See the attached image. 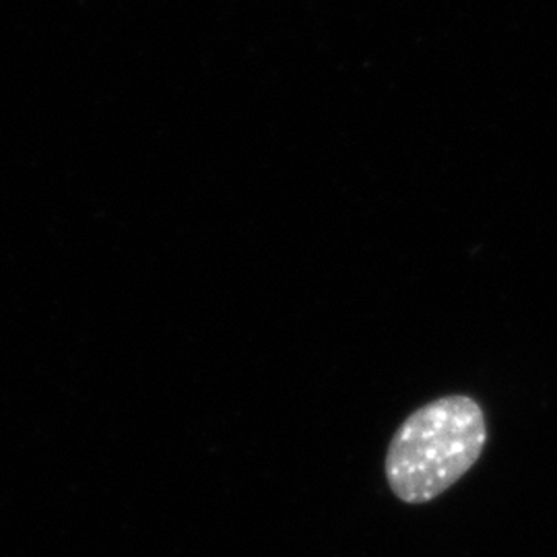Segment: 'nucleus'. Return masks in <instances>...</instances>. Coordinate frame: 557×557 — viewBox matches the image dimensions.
I'll use <instances>...</instances> for the list:
<instances>
[{"label": "nucleus", "mask_w": 557, "mask_h": 557, "mask_svg": "<svg viewBox=\"0 0 557 557\" xmlns=\"http://www.w3.org/2000/svg\"><path fill=\"white\" fill-rule=\"evenodd\" d=\"M487 423L475 398H436L400 423L386 453V479L398 499L425 504L448 492L478 462Z\"/></svg>", "instance_id": "1"}]
</instances>
